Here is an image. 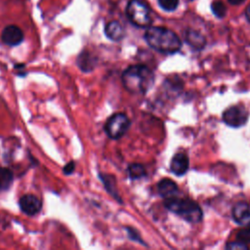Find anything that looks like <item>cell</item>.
I'll return each instance as SVG.
<instances>
[{
	"mask_svg": "<svg viewBox=\"0 0 250 250\" xmlns=\"http://www.w3.org/2000/svg\"><path fill=\"white\" fill-rule=\"evenodd\" d=\"M245 15H246V18L248 20V21L250 22V3L248 4L247 8H246V11H245Z\"/></svg>",
	"mask_w": 250,
	"mask_h": 250,
	"instance_id": "cell-23",
	"label": "cell"
},
{
	"mask_svg": "<svg viewBox=\"0 0 250 250\" xmlns=\"http://www.w3.org/2000/svg\"><path fill=\"white\" fill-rule=\"evenodd\" d=\"M248 119L247 110L241 105H232L228 107L223 113L224 122L230 127H241Z\"/></svg>",
	"mask_w": 250,
	"mask_h": 250,
	"instance_id": "cell-6",
	"label": "cell"
},
{
	"mask_svg": "<svg viewBox=\"0 0 250 250\" xmlns=\"http://www.w3.org/2000/svg\"><path fill=\"white\" fill-rule=\"evenodd\" d=\"M228 1L231 5H239V4H242L245 0H228Z\"/></svg>",
	"mask_w": 250,
	"mask_h": 250,
	"instance_id": "cell-22",
	"label": "cell"
},
{
	"mask_svg": "<svg viewBox=\"0 0 250 250\" xmlns=\"http://www.w3.org/2000/svg\"><path fill=\"white\" fill-rule=\"evenodd\" d=\"M1 39L9 46H17L22 42L23 33L20 27L16 25H8L2 31Z\"/></svg>",
	"mask_w": 250,
	"mask_h": 250,
	"instance_id": "cell-8",
	"label": "cell"
},
{
	"mask_svg": "<svg viewBox=\"0 0 250 250\" xmlns=\"http://www.w3.org/2000/svg\"><path fill=\"white\" fill-rule=\"evenodd\" d=\"M185 40L195 49H201L205 45V38L197 31L188 30L185 34Z\"/></svg>",
	"mask_w": 250,
	"mask_h": 250,
	"instance_id": "cell-13",
	"label": "cell"
},
{
	"mask_svg": "<svg viewBox=\"0 0 250 250\" xmlns=\"http://www.w3.org/2000/svg\"><path fill=\"white\" fill-rule=\"evenodd\" d=\"M237 240L245 243V244H250V227L248 228H243L237 232Z\"/></svg>",
	"mask_w": 250,
	"mask_h": 250,
	"instance_id": "cell-19",
	"label": "cell"
},
{
	"mask_svg": "<svg viewBox=\"0 0 250 250\" xmlns=\"http://www.w3.org/2000/svg\"><path fill=\"white\" fill-rule=\"evenodd\" d=\"M211 11L217 18L222 19L227 15V6L221 0H215L211 4Z\"/></svg>",
	"mask_w": 250,
	"mask_h": 250,
	"instance_id": "cell-17",
	"label": "cell"
},
{
	"mask_svg": "<svg viewBox=\"0 0 250 250\" xmlns=\"http://www.w3.org/2000/svg\"><path fill=\"white\" fill-rule=\"evenodd\" d=\"M77 64L83 71H90L94 68L96 62L91 54L88 52H83L77 59Z\"/></svg>",
	"mask_w": 250,
	"mask_h": 250,
	"instance_id": "cell-14",
	"label": "cell"
},
{
	"mask_svg": "<svg viewBox=\"0 0 250 250\" xmlns=\"http://www.w3.org/2000/svg\"><path fill=\"white\" fill-rule=\"evenodd\" d=\"M122 82L129 92L133 94H145L153 85L154 74L146 65L134 64L124 70Z\"/></svg>",
	"mask_w": 250,
	"mask_h": 250,
	"instance_id": "cell-2",
	"label": "cell"
},
{
	"mask_svg": "<svg viewBox=\"0 0 250 250\" xmlns=\"http://www.w3.org/2000/svg\"><path fill=\"white\" fill-rule=\"evenodd\" d=\"M157 190L161 196L170 198L178 192V186L171 179H163L157 184Z\"/></svg>",
	"mask_w": 250,
	"mask_h": 250,
	"instance_id": "cell-12",
	"label": "cell"
},
{
	"mask_svg": "<svg viewBox=\"0 0 250 250\" xmlns=\"http://www.w3.org/2000/svg\"><path fill=\"white\" fill-rule=\"evenodd\" d=\"M232 218L241 226H250V203L237 202L232 208Z\"/></svg>",
	"mask_w": 250,
	"mask_h": 250,
	"instance_id": "cell-9",
	"label": "cell"
},
{
	"mask_svg": "<svg viewBox=\"0 0 250 250\" xmlns=\"http://www.w3.org/2000/svg\"><path fill=\"white\" fill-rule=\"evenodd\" d=\"M104 33L108 39L113 41H119L124 37L125 30L119 21H112L105 25Z\"/></svg>",
	"mask_w": 250,
	"mask_h": 250,
	"instance_id": "cell-11",
	"label": "cell"
},
{
	"mask_svg": "<svg viewBox=\"0 0 250 250\" xmlns=\"http://www.w3.org/2000/svg\"><path fill=\"white\" fill-rule=\"evenodd\" d=\"M128 175L131 179L136 180V179H140L143 178L146 175V170L144 168L143 165L139 164V163H132L129 165L128 169Z\"/></svg>",
	"mask_w": 250,
	"mask_h": 250,
	"instance_id": "cell-16",
	"label": "cell"
},
{
	"mask_svg": "<svg viewBox=\"0 0 250 250\" xmlns=\"http://www.w3.org/2000/svg\"><path fill=\"white\" fill-rule=\"evenodd\" d=\"M13 173L7 169L0 167V190L8 189L13 182Z\"/></svg>",
	"mask_w": 250,
	"mask_h": 250,
	"instance_id": "cell-15",
	"label": "cell"
},
{
	"mask_svg": "<svg viewBox=\"0 0 250 250\" xmlns=\"http://www.w3.org/2000/svg\"><path fill=\"white\" fill-rule=\"evenodd\" d=\"M188 166H189V161L187 154L184 152H178L173 156L171 160L170 169L175 175L182 176L187 173Z\"/></svg>",
	"mask_w": 250,
	"mask_h": 250,
	"instance_id": "cell-10",
	"label": "cell"
},
{
	"mask_svg": "<svg viewBox=\"0 0 250 250\" xmlns=\"http://www.w3.org/2000/svg\"><path fill=\"white\" fill-rule=\"evenodd\" d=\"M130 121L126 114L118 112L111 115L105 125L104 131L106 135L111 139H119L121 138L129 129Z\"/></svg>",
	"mask_w": 250,
	"mask_h": 250,
	"instance_id": "cell-5",
	"label": "cell"
},
{
	"mask_svg": "<svg viewBox=\"0 0 250 250\" xmlns=\"http://www.w3.org/2000/svg\"><path fill=\"white\" fill-rule=\"evenodd\" d=\"M159 6L166 12L175 11L179 5V0H158Z\"/></svg>",
	"mask_w": 250,
	"mask_h": 250,
	"instance_id": "cell-18",
	"label": "cell"
},
{
	"mask_svg": "<svg viewBox=\"0 0 250 250\" xmlns=\"http://www.w3.org/2000/svg\"><path fill=\"white\" fill-rule=\"evenodd\" d=\"M126 15L136 26L146 27L151 23L149 9L142 0H130L126 7Z\"/></svg>",
	"mask_w": 250,
	"mask_h": 250,
	"instance_id": "cell-4",
	"label": "cell"
},
{
	"mask_svg": "<svg viewBox=\"0 0 250 250\" xmlns=\"http://www.w3.org/2000/svg\"><path fill=\"white\" fill-rule=\"evenodd\" d=\"M19 204L21 210L29 216L36 215L37 213L40 212L42 208L41 201L32 194H25L21 196L19 201Z\"/></svg>",
	"mask_w": 250,
	"mask_h": 250,
	"instance_id": "cell-7",
	"label": "cell"
},
{
	"mask_svg": "<svg viewBox=\"0 0 250 250\" xmlns=\"http://www.w3.org/2000/svg\"><path fill=\"white\" fill-rule=\"evenodd\" d=\"M145 38L152 49L163 54H174L182 46L181 39L178 35L162 26L148 27L145 33Z\"/></svg>",
	"mask_w": 250,
	"mask_h": 250,
	"instance_id": "cell-1",
	"label": "cell"
},
{
	"mask_svg": "<svg viewBox=\"0 0 250 250\" xmlns=\"http://www.w3.org/2000/svg\"><path fill=\"white\" fill-rule=\"evenodd\" d=\"M165 207L171 212L177 214L188 223L196 224L202 220L203 213L201 208L188 198H179L176 196L166 198Z\"/></svg>",
	"mask_w": 250,
	"mask_h": 250,
	"instance_id": "cell-3",
	"label": "cell"
},
{
	"mask_svg": "<svg viewBox=\"0 0 250 250\" xmlns=\"http://www.w3.org/2000/svg\"><path fill=\"white\" fill-rule=\"evenodd\" d=\"M227 249H230V250H247L249 247L247 244L241 242V241H232L227 244Z\"/></svg>",
	"mask_w": 250,
	"mask_h": 250,
	"instance_id": "cell-20",
	"label": "cell"
},
{
	"mask_svg": "<svg viewBox=\"0 0 250 250\" xmlns=\"http://www.w3.org/2000/svg\"><path fill=\"white\" fill-rule=\"evenodd\" d=\"M74 169H75V164H74L73 161H70V162H68V163L63 167L62 171H63V173H64L65 175H69V174L73 173Z\"/></svg>",
	"mask_w": 250,
	"mask_h": 250,
	"instance_id": "cell-21",
	"label": "cell"
}]
</instances>
